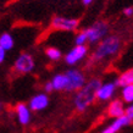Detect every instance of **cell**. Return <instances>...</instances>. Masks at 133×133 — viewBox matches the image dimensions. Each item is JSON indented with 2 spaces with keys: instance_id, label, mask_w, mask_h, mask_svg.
Segmentation results:
<instances>
[{
  "instance_id": "6da1fadb",
  "label": "cell",
  "mask_w": 133,
  "mask_h": 133,
  "mask_svg": "<svg viewBox=\"0 0 133 133\" xmlns=\"http://www.w3.org/2000/svg\"><path fill=\"white\" fill-rule=\"evenodd\" d=\"M101 85V81L98 78H93L88 83H84V85L81 89H78V93L75 98V106L78 111H84L93 101L95 100L97 90Z\"/></svg>"
},
{
  "instance_id": "7a4b0ae2",
  "label": "cell",
  "mask_w": 133,
  "mask_h": 133,
  "mask_svg": "<svg viewBox=\"0 0 133 133\" xmlns=\"http://www.w3.org/2000/svg\"><path fill=\"white\" fill-rule=\"evenodd\" d=\"M121 49V39L118 36H106L99 42L95 51L93 54V61H101L106 57L114 56Z\"/></svg>"
},
{
  "instance_id": "3957f363",
  "label": "cell",
  "mask_w": 133,
  "mask_h": 133,
  "mask_svg": "<svg viewBox=\"0 0 133 133\" xmlns=\"http://www.w3.org/2000/svg\"><path fill=\"white\" fill-rule=\"evenodd\" d=\"M85 36H87V42L90 44L98 43V42L103 41L105 37L109 33V23L105 21H98L95 23H93L90 27L84 31Z\"/></svg>"
},
{
  "instance_id": "277c9868",
  "label": "cell",
  "mask_w": 133,
  "mask_h": 133,
  "mask_svg": "<svg viewBox=\"0 0 133 133\" xmlns=\"http://www.w3.org/2000/svg\"><path fill=\"white\" fill-rule=\"evenodd\" d=\"M52 29L56 31H65V32H75L79 27V21L72 17H64V16H55L52 17L51 23Z\"/></svg>"
},
{
  "instance_id": "5b68a950",
  "label": "cell",
  "mask_w": 133,
  "mask_h": 133,
  "mask_svg": "<svg viewBox=\"0 0 133 133\" xmlns=\"http://www.w3.org/2000/svg\"><path fill=\"white\" fill-rule=\"evenodd\" d=\"M65 76L67 78V85L65 89L66 92H76L81 89L85 83L84 75L78 70H69L65 73Z\"/></svg>"
},
{
  "instance_id": "8992f818",
  "label": "cell",
  "mask_w": 133,
  "mask_h": 133,
  "mask_svg": "<svg viewBox=\"0 0 133 133\" xmlns=\"http://www.w3.org/2000/svg\"><path fill=\"white\" fill-rule=\"evenodd\" d=\"M34 66H36V62H34V59H33L32 55L28 52H22L15 61L14 70L17 73L26 75V73L32 72L34 70Z\"/></svg>"
},
{
  "instance_id": "52a82bcc",
  "label": "cell",
  "mask_w": 133,
  "mask_h": 133,
  "mask_svg": "<svg viewBox=\"0 0 133 133\" xmlns=\"http://www.w3.org/2000/svg\"><path fill=\"white\" fill-rule=\"evenodd\" d=\"M88 54V46L87 45H76L75 48H72L70 50L66 56H65V61L67 65H73L78 64L81 60H83Z\"/></svg>"
},
{
  "instance_id": "ba28073f",
  "label": "cell",
  "mask_w": 133,
  "mask_h": 133,
  "mask_svg": "<svg viewBox=\"0 0 133 133\" xmlns=\"http://www.w3.org/2000/svg\"><path fill=\"white\" fill-rule=\"evenodd\" d=\"M115 90H116L115 82H109V83L101 84L100 87H99V89L97 90L95 98H98L99 100H109L110 98L114 95Z\"/></svg>"
},
{
  "instance_id": "9c48e42d",
  "label": "cell",
  "mask_w": 133,
  "mask_h": 133,
  "mask_svg": "<svg viewBox=\"0 0 133 133\" xmlns=\"http://www.w3.org/2000/svg\"><path fill=\"white\" fill-rule=\"evenodd\" d=\"M49 105V98L46 94H37L36 97H33L29 103V108L33 111H41V110L45 109Z\"/></svg>"
},
{
  "instance_id": "30bf717a",
  "label": "cell",
  "mask_w": 133,
  "mask_h": 133,
  "mask_svg": "<svg viewBox=\"0 0 133 133\" xmlns=\"http://www.w3.org/2000/svg\"><path fill=\"white\" fill-rule=\"evenodd\" d=\"M131 122H132V121L129 120L128 117L123 115V116H121V117H117L116 120H115V121H114L108 127V128H105L101 133H116V132H118L122 127L128 126Z\"/></svg>"
},
{
  "instance_id": "8fae6325",
  "label": "cell",
  "mask_w": 133,
  "mask_h": 133,
  "mask_svg": "<svg viewBox=\"0 0 133 133\" xmlns=\"http://www.w3.org/2000/svg\"><path fill=\"white\" fill-rule=\"evenodd\" d=\"M108 114H109V116L111 117H121L125 115V108H123V103L121 100H112L110 103L109 108H108Z\"/></svg>"
},
{
  "instance_id": "7c38bea8",
  "label": "cell",
  "mask_w": 133,
  "mask_h": 133,
  "mask_svg": "<svg viewBox=\"0 0 133 133\" xmlns=\"http://www.w3.org/2000/svg\"><path fill=\"white\" fill-rule=\"evenodd\" d=\"M16 112H17V116H18V120L22 125H27L31 120V114H29V109L27 105L22 104H17L16 106Z\"/></svg>"
},
{
  "instance_id": "4fadbf2b",
  "label": "cell",
  "mask_w": 133,
  "mask_h": 133,
  "mask_svg": "<svg viewBox=\"0 0 133 133\" xmlns=\"http://www.w3.org/2000/svg\"><path fill=\"white\" fill-rule=\"evenodd\" d=\"M50 82L52 84V89H55V90H65L66 85H67V78L65 76V73L55 75Z\"/></svg>"
},
{
  "instance_id": "5bb4252c",
  "label": "cell",
  "mask_w": 133,
  "mask_h": 133,
  "mask_svg": "<svg viewBox=\"0 0 133 133\" xmlns=\"http://www.w3.org/2000/svg\"><path fill=\"white\" fill-rule=\"evenodd\" d=\"M116 87H126V85H131L133 84V70H128L121 75V76L117 78V81L115 82Z\"/></svg>"
},
{
  "instance_id": "9a60e30c",
  "label": "cell",
  "mask_w": 133,
  "mask_h": 133,
  "mask_svg": "<svg viewBox=\"0 0 133 133\" xmlns=\"http://www.w3.org/2000/svg\"><path fill=\"white\" fill-rule=\"evenodd\" d=\"M14 45H15V39L10 33H3L0 36V46L4 49L5 51L11 50L14 48Z\"/></svg>"
},
{
  "instance_id": "2e32d148",
  "label": "cell",
  "mask_w": 133,
  "mask_h": 133,
  "mask_svg": "<svg viewBox=\"0 0 133 133\" xmlns=\"http://www.w3.org/2000/svg\"><path fill=\"white\" fill-rule=\"evenodd\" d=\"M45 54H46V56H48L50 60H52V61L60 60L61 55H62L60 50H59L57 48H54V46H49V48H46Z\"/></svg>"
},
{
  "instance_id": "e0dca14e",
  "label": "cell",
  "mask_w": 133,
  "mask_h": 133,
  "mask_svg": "<svg viewBox=\"0 0 133 133\" xmlns=\"http://www.w3.org/2000/svg\"><path fill=\"white\" fill-rule=\"evenodd\" d=\"M122 98L126 103H132L133 101V84L126 85L122 89Z\"/></svg>"
},
{
  "instance_id": "ac0fdd59",
  "label": "cell",
  "mask_w": 133,
  "mask_h": 133,
  "mask_svg": "<svg viewBox=\"0 0 133 133\" xmlns=\"http://www.w3.org/2000/svg\"><path fill=\"white\" fill-rule=\"evenodd\" d=\"M87 43V36H85L84 31L79 32L75 38V44L76 45H85Z\"/></svg>"
},
{
  "instance_id": "d6986e66",
  "label": "cell",
  "mask_w": 133,
  "mask_h": 133,
  "mask_svg": "<svg viewBox=\"0 0 133 133\" xmlns=\"http://www.w3.org/2000/svg\"><path fill=\"white\" fill-rule=\"evenodd\" d=\"M125 116H127L132 121V118H133V106L131 105V106H128L127 109L125 110Z\"/></svg>"
},
{
  "instance_id": "ffe728a7",
  "label": "cell",
  "mask_w": 133,
  "mask_h": 133,
  "mask_svg": "<svg viewBox=\"0 0 133 133\" xmlns=\"http://www.w3.org/2000/svg\"><path fill=\"white\" fill-rule=\"evenodd\" d=\"M123 14H125L127 17H132V15H133V8H132V6L126 8L125 10H123Z\"/></svg>"
},
{
  "instance_id": "44dd1931",
  "label": "cell",
  "mask_w": 133,
  "mask_h": 133,
  "mask_svg": "<svg viewBox=\"0 0 133 133\" xmlns=\"http://www.w3.org/2000/svg\"><path fill=\"white\" fill-rule=\"evenodd\" d=\"M5 57H6V51L0 46V64H1V62H4Z\"/></svg>"
},
{
  "instance_id": "7402d4cb",
  "label": "cell",
  "mask_w": 133,
  "mask_h": 133,
  "mask_svg": "<svg viewBox=\"0 0 133 133\" xmlns=\"http://www.w3.org/2000/svg\"><path fill=\"white\" fill-rule=\"evenodd\" d=\"M44 90H45L46 93L52 92V84H51V82H46V83H45V85H44Z\"/></svg>"
},
{
  "instance_id": "603a6c76",
  "label": "cell",
  "mask_w": 133,
  "mask_h": 133,
  "mask_svg": "<svg viewBox=\"0 0 133 133\" xmlns=\"http://www.w3.org/2000/svg\"><path fill=\"white\" fill-rule=\"evenodd\" d=\"M82 3H83V5H85V6H87V5H90L93 3V0H82Z\"/></svg>"
},
{
  "instance_id": "cb8c5ba5",
  "label": "cell",
  "mask_w": 133,
  "mask_h": 133,
  "mask_svg": "<svg viewBox=\"0 0 133 133\" xmlns=\"http://www.w3.org/2000/svg\"><path fill=\"white\" fill-rule=\"evenodd\" d=\"M1 108H3V105H1V104H0V110H1Z\"/></svg>"
}]
</instances>
